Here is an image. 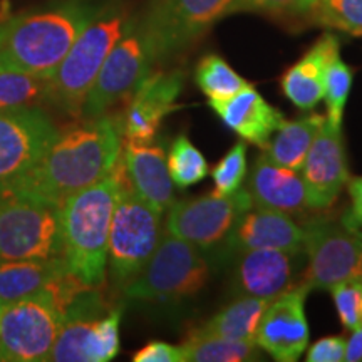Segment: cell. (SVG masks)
Masks as SVG:
<instances>
[{
	"mask_svg": "<svg viewBox=\"0 0 362 362\" xmlns=\"http://www.w3.org/2000/svg\"><path fill=\"white\" fill-rule=\"evenodd\" d=\"M317 0H235V12H264L270 16L302 17L310 16Z\"/></svg>",
	"mask_w": 362,
	"mask_h": 362,
	"instance_id": "obj_35",
	"label": "cell"
},
{
	"mask_svg": "<svg viewBox=\"0 0 362 362\" xmlns=\"http://www.w3.org/2000/svg\"><path fill=\"white\" fill-rule=\"evenodd\" d=\"M347 189H349L351 206L342 215L341 223L346 228L361 230L362 228V176L347 180Z\"/></svg>",
	"mask_w": 362,
	"mask_h": 362,
	"instance_id": "obj_38",
	"label": "cell"
},
{
	"mask_svg": "<svg viewBox=\"0 0 362 362\" xmlns=\"http://www.w3.org/2000/svg\"><path fill=\"white\" fill-rule=\"evenodd\" d=\"M269 300L257 297H238L232 304L225 305L223 309L202 324V332L218 336L230 341L240 342H255L257 329Z\"/></svg>",
	"mask_w": 362,
	"mask_h": 362,
	"instance_id": "obj_26",
	"label": "cell"
},
{
	"mask_svg": "<svg viewBox=\"0 0 362 362\" xmlns=\"http://www.w3.org/2000/svg\"><path fill=\"white\" fill-rule=\"evenodd\" d=\"M210 279L203 252L187 240L163 232L143 270L124 285V296L141 302H180L202 292Z\"/></svg>",
	"mask_w": 362,
	"mask_h": 362,
	"instance_id": "obj_5",
	"label": "cell"
},
{
	"mask_svg": "<svg viewBox=\"0 0 362 362\" xmlns=\"http://www.w3.org/2000/svg\"><path fill=\"white\" fill-rule=\"evenodd\" d=\"M248 193L253 205L297 215L310 210L309 193L298 171L284 168L265 153L257 158L248 178Z\"/></svg>",
	"mask_w": 362,
	"mask_h": 362,
	"instance_id": "obj_23",
	"label": "cell"
},
{
	"mask_svg": "<svg viewBox=\"0 0 362 362\" xmlns=\"http://www.w3.org/2000/svg\"><path fill=\"white\" fill-rule=\"evenodd\" d=\"M131 13L124 0L101 2L89 24L74 40L69 52L49 78L51 106L81 117L90 86L128 24Z\"/></svg>",
	"mask_w": 362,
	"mask_h": 362,
	"instance_id": "obj_4",
	"label": "cell"
},
{
	"mask_svg": "<svg viewBox=\"0 0 362 362\" xmlns=\"http://www.w3.org/2000/svg\"><path fill=\"white\" fill-rule=\"evenodd\" d=\"M188 362H243L260 359V347L255 342L230 341L194 327L181 344Z\"/></svg>",
	"mask_w": 362,
	"mask_h": 362,
	"instance_id": "obj_27",
	"label": "cell"
},
{
	"mask_svg": "<svg viewBox=\"0 0 362 362\" xmlns=\"http://www.w3.org/2000/svg\"><path fill=\"white\" fill-rule=\"evenodd\" d=\"M134 362H185V354L181 346H173L170 342L153 341L141 347L133 356Z\"/></svg>",
	"mask_w": 362,
	"mask_h": 362,
	"instance_id": "obj_37",
	"label": "cell"
},
{
	"mask_svg": "<svg viewBox=\"0 0 362 362\" xmlns=\"http://www.w3.org/2000/svg\"><path fill=\"white\" fill-rule=\"evenodd\" d=\"M99 6V0H52L0 19V71L49 79Z\"/></svg>",
	"mask_w": 362,
	"mask_h": 362,
	"instance_id": "obj_2",
	"label": "cell"
},
{
	"mask_svg": "<svg viewBox=\"0 0 362 362\" xmlns=\"http://www.w3.org/2000/svg\"><path fill=\"white\" fill-rule=\"evenodd\" d=\"M354 81V71L342 61L341 56L334 57L325 74L324 98L327 104V119L330 123L342 126L344 110Z\"/></svg>",
	"mask_w": 362,
	"mask_h": 362,
	"instance_id": "obj_32",
	"label": "cell"
},
{
	"mask_svg": "<svg viewBox=\"0 0 362 362\" xmlns=\"http://www.w3.org/2000/svg\"><path fill=\"white\" fill-rule=\"evenodd\" d=\"M346 341L344 336H329L315 341L307 349V362H342L346 357Z\"/></svg>",
	"mask_w": 362,
	"mask_h": 362,
	"instance_id": "obj_36",
	"label": "cell"
},
{
	"mask_svg": "<svg viewBox=\"0 0 362 362\" xmlns=\"http://www.w3.org/2000/svg\"><path fill=\"white\" fill-rule=\"evenodd\" d=\"M126 178L123 153L115 170L61 205L62 259L72 275L90 287L106 279L107 243L117 194Z\"/></svg>",
	"mask_w": 362,
	"mask_h": 362,
	"instance_id": "obj_3",
	"label": "cell"
},
{
	"mask_svg": "<svg viewBox=\"0 0 362 362\" xmlns=\"http://www.w3.org/2000/svg\"><path fill=\"white\" fill-rule=\"evenodd\" d=\"M194 83L210 101L232 98L250 84L216 54H208L198 62L194 69Z\"/></svg>",
	"mask_w": 362,
	"mask_h": 362,
	"instance_id": "obj_29",
	"label": "cell"
},
{
	"mask_svg": "<svg viewBox=\"0 0 362 362\" xmlns=\"http://www.w3.org/2000/svg\"><path fill=\"white\" fill-rule=\"evenodd\" d=\"M2 310H4V304H2V302H0V315H2Z\"/></svg>",
	"mask_w": 362,
	"mask_h": 362,
	"instance_id": "obj_40",
	"label": "cell"
},
{
	"mask_svg": "<svg viewBox=\"0 0 362 362\" xmlns=\"http://www.w3.org/2000/svg\"><path fill=\"white\" fill-rule=\"evenodd\" d=\"M329 291L332 293L334 305L344 329L354 330L362 324V280H347L334 285Z\"/></svg>",
	"mask_w": 362,
	"mask_h": 362,
	"instance_id": "obj_34",
	"label": "cell"
},
{
	"mask_svg": "<svg viewBox=\"0 0 362 362\" xmlns=\"http://www.w3.org/2000/svg\"><path fill=\"white\" fill-rule=\"evenodd\" d=\"M361 320H362V309H361Z\"/></svg>",
	"mask_w": 362,
	"mask_h": 362,
	"instance_id": "obj_41",
	"label": "cell"
},
{
	"mask_svg": "<svg viewBox=\"0 0 362 362\" xmlns=\"http://www.w3.org/2000/svg\"><path fill=\"white\" fill-rule=\"evenodd\" d=\"M161 214L139 198L124 178L117 194L107 243L112 282L124 287L151 259L161 238Z\"/></svg>",
	"mask_w": 362,
	"mask_h": 362,
	"instance_id": "obj_8",
	"label": "cell"
},
{
	"mask_svg": "<svg viewBox=\"0 0 362 362\" xmlns=\"http://www.w3.org/2000/svg\"><path fill=\"white\" fill-rule=\"evenodd\" d=\"M304 252L291 253L277 248H255L233 257L232 288L237 297L272 300L296 287L293 277Z\"/></svg>",
	"mask_w": 362,
	"mask_h": 362,
	"instance_id": "obj_18",
	"label": "cell"
},
{
	"mask_svg": "<svg viewBox=\"0 0 362 362\" xmlns=\"http://www.w3.org/2000/svg\"><path fill=\"white\" fill-rule=\"evenodd\" d=\"M121 153L119 119L110 115L83 119L59 133L37 165L7 189L61 206L74 193L106 178Z\"/></svg>",
	"mask_w": 362,
	"mask_h": 362,
	"instance_id": "obj_1",
	"label": "cell"
},
{
	"mask_svg": "<svg viewBox=\"0 0 362 362\" xmlns=\"http://www.w3.org/2000/svg\"><path fill=\"white\" fill-rule=\"evenodd\" d=\"M185 86V72L153 71L129 98L124 116L119 119L126 141L151 143L161 121L180 110L178 101Z\"/></svg>",
	"mask_w": 362,
	"mask_h": 362,
	"instance_id": "obj_15",
	"label": "cell"
},
{
	"mask_svg": "<svg viewBox=\"0 0 362 362\" xmlns=\"http://www.w3.org/2000/svg\"><path fill=\"white\" fill-rule=\"evenodd\" d=\"M247 176V141H238L228 153L214 166L211 178L215 183V193L232 194L240 189Z\"/></svg>",
	"mask_w": 362,
	"mask_h": 362,
	"instance_id": "obj_33",
	"label": "cell"
},
{
	"mask_svg": "<svg viewBox=\"0 0 362 362\" xmlns=\"http://www.w3.org/2000/svg\"><path fill=\"white\" fill-rule=\"evenodd\" d=\"M235 0H149L139 13L156 64H165L230 16Z\"/></svg>",
	"mask_w": 362,
	"mask_h": 362,
	"instance_id": "obj_9",
	"label": "cell"
},
{
	"mask_svg": "<svg viewBox=\"0 0 362 362\" xmlns=\"http://www.w3.org/2000/svg\"><path fill=\"white\" fill-rule=\"evenodd\" d=\"M341 56L336 34L325 33L292 67L280 78L282 94L293 106L310 111L324 99L325 74L334 57Z\"/></svg>",
	"mask_w": 362,
	"mask_h": 362,
	"instance_id": "obj_20",
	"label": "cell"
},
{
	"mask_svg": "<svg viewBox=\"0 0 362 362\" xmlns=\"http://www.w3.org/2000/svg\"><path fill=\"white\" fill-rule=\"evenodd\" d=\"M59 133L44 107L0 110V192L29 173Z\"/></svg>",
	"mask_w": 362,
	"mask_h": 362,
	"instance_id": "obj_13",
	"label": "cell"
},
{
	"mask_svg": "<svg viewBox=\"0 0 362 362\" xmlns=\"http://www.w3.org/2000/svg\"><path fill=\"white\" fill-rule=\"evenodd\" d=\"M168 170L171 181L178 188H189L208 176V163L202 151L189 141L187 134H180L170 148Z\"/></svg>",
	"mask_w": 362,
	"mask_h": 362,
	"instance_id": "obj_30",
	"label": "cell"
},
{
	"mask_svg": "<svg viewBox=\"0 0 362 362\" xmlns=\"http://www.w3.org/2000/svg\"><path fill=\"white\" fill-rule=\"evenodd\" d=\"M156 66L155 54L139 16H131L123 35L107 54L96 81L90 86L81 117L93 119L106 116L119 104L128 103Z\"/></svg>",
	"mask_w": 362,
	"mask_h": 362,
	"instance_id": "obj_7",
	"label": "cell"
},
{
	"mask_svg": "<svg viewBox=\"0 0 362 362\" xmlns=\"http://www.w3.org/2000/svg\"><path fill=\"white\" fill-rule=\"evenodd\" d=\"M123 163L126 178L134 193L158 214L168 211L175 202V185L170 176L165 149L160 144L126 141Z\"/></svg>",
	"mask_w": 362,
	"mask_h": 362,
	"instance_id": "obj_22",
	"label": "cell"
},
{
	"mask_svg": "<svg viewBox=\"0 0 362 362\" xmlns=\"http://www.w3.org/2000/svg\"><path fill=\"white\" fill-rule=\"evenodd\" d=\"M67 272L64 259L0 262V302L6 305L47 293Z\"/></svg>",
	"mask_w": 362,
	"mask_h": 362,
	"instance_id": "obj_24",
	"label": "cell"
},
{
	"mask_svg": "<svg viewBox=\"0 0 362 362\" xmlns=\"http://www.w3.org/2000/svg\"><path fill=\"white\" fill-rule=\"evenodd\" d=\"M123 307L104 315L69 317L62 322L49 356L54 362H107L119 352Z\"/></svg>",
	"mask_w": 362,
	"mask_h": 362,
	"instance_id": "obj_17",
	"label": "cell"
},
{
	"mask_svg": "<svg viewBox=\"0 0 362 362\" xmlns=\"http://www.w3.org/2000/svg\"><path fill=\"white\" fill-rule=\"evenodd\" d=\"M300 173L309 193L310 210L332 206L351 178L342 126L330 123L327 116L307 153Z\"/></svg>",
	"mask_w": 362,
	"mask_h": 362,
	"instance_id": "obj_16",
	"label": "cell"
},
{
	"mask_svg": "<svg viewBox=\"0 0 362 362\" xmlns=\"http://www.w3.org/2000/svg\"><path fill=\"white\" fill-rule=\"evenodd\" d=\"M310 17L327 29L362 37V0H317Z\"/></svg>",
	"mask_w": 362,
	"mask_h": 362,
	"instance_id": "obj_31",
	"label": "cell"
},
{
	"mask_svg": "<svg viewBox=\"0 0 362 362\" xmlns=\"http://www.w3.org/2000/svg\"><path fill=\"white\" fill-rule=\"evenodd\" d=\"M51 104L49 79L19 71H0V110Z\"/></svg>",
	"mask_w": 362,
	"mask_h": 362,
	"instance_id": "obj_28",
	"label": "cell"
},
{
	"mask_svg": "<svg viewBox=\"0 0 362 362\" xmlns=\"http://www.w3.org/2000/svg\"><path fill=\"white\" fill-rule=\"evenodd\" d=\"M347 362L362 361V324L352 330V336L346 341V357Z\"/></svg>",
	"mask_w": 362,
	"mask_h": 362,
	"instance_id": "obj_39",
	"label": "cell"
},
{
	"mask_svg": "<svg viewBox=\"0 0 362 362\" xmlns=\"http://www.w3.org/2000/svg\"><path fill=\"white\" fill-rule=\"evenodd\" d=\"M307 267L302 285L309 291H329L347 280H362V232L341 221L315 218L304 226Z\"/></svg>",
	"mask_w": 362,
	"mask_h": 362,
	"instance_id": "obj_10",
	"label": "cell"
},
{
	"mask_svg": "<svg viewBox=\"0 0 362 362\" xmlns=\"http://www.w3.org/2000/svg\"><path fill=\"white\" fill-rule=\"evenodd\" d=\"M310 291L297 284L267 304L255 344L279 362H296L309 347L305 298Z\"/></svg>",
	"mask_w": 362,
	"mask_h": 362,
	"instance_id": "obj_14",
	"label": "cell"
},
{
	"mask_svg": "<svg viewBox=\"0 0 362 362\" xmlns=\"http://www.w3.org/2000/svg\"><path fill=\"white\" fill-rule=\"evenodd\" d=\"M253 206L248 189L232 194L210 193L192 200L171 203L166 216V232L187 240L202 252L223 245L230 232L245 211Z\"/></svg>",
	"mask_w": 362,
	"mask_h": 362,
	"instance_id": "obj_12",
	"label": "cell"
},
{
	"mask_svg": "<svg viewBox=\"0 0 362 362\" xmlns=\"http://www.w3.org/2000/svg\"><path fill=\"white\" fill-rule=\"evenodd\" d=\"M304 226L297 225L288 214L252 206L240 216L218 250L225 259L255 248L300 253L304 252Z\"/></svg>",
	"mask_w": 362,
	"mask_h": 362,
	"instance_id": "obj_19",
	"label": "cell"
},
{
	"mask_svg": "<svg viewBox=\"0 0 362 362\" xmlns=\"http://www.w3.org/2000/svg\"><path fill=\"white\" fill-rule=\"evenodd\" d=\"M210 107L243 141L260 148L269 144L272 134L285 121L282 111L267 103L252 84L223 101H210Z\"/></svg>",
	"mask_w": 362,
	"mask_h": 362,
	"instance_id": "obj_21",
	"label": "cell"
},
{
	"mask_svg": "<svg viewBox=\"0 0 362 362\" xmlns=\"http://www.w3.org/2000/svg\"><path fill=\"white\" fill-rule=\"evenodd\" d=\"M324 121L325 116L317 115V112L296 121H284L280 128L275 131L274 139L264 148L265 155L284 168L300 173L307 153H309L317 133L322 128Z\"/></svg>",
	"mask_w": 362,
	"mask_h": 362,
	"instance_id": "obj_25",
	"label": "cell"
},
{
	"mask_svg": "<svg viewBox=\"0 0 362 362\" xmlns=\"http://www.w3.org/2000/svg\"><path fill=\"white\" fill-rule=\"evenodd\" d=\"M62 322V310L42 293L6 304L0 315V362L49 361Z\"/></svg>",
	"mask_w": 362,
	"mask_h": 362,
	"instance_id": "obj_11",
	"label": "cell"
},
{
	"mask_svg": "<svg viewBox=\"0 0 362 362\" xmlns=\"http://www.w3.org/2000/svg\"><path fill=\"white\" fill-rule=\"evenodd\" d=\"M62 259L61 206L0 192V262Z\"/></svg>",
	"mask_w": 362,
	"mask_h": 362,
	"instance_id": "obj_6",
	"label": "cell"
}]
</instances>
